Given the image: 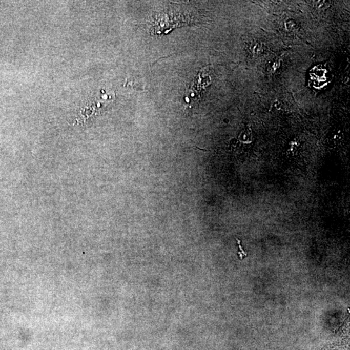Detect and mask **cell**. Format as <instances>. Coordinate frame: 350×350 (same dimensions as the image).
Instances as JSON below:
<instances>
[{"mask_svg":"<svg viewBox=\"0 0 350 350\" xmlns=\"http://www.w3.org/2000/svg\"><path fill=\"white\" fill-rule=\"evenodd\" d=\"M237 243H238V245L239 246V250L240 251L239 252V256L240 257V258L242 259V258H243L244 257H245L247 256L246 253L244 251V250L242 249V247L241 246V241H239V240L237 239Z\"/></svg>","mask_w":350,"mask_h":350,"instance_id":"obj_1","label":"cell"}]
</instances>
